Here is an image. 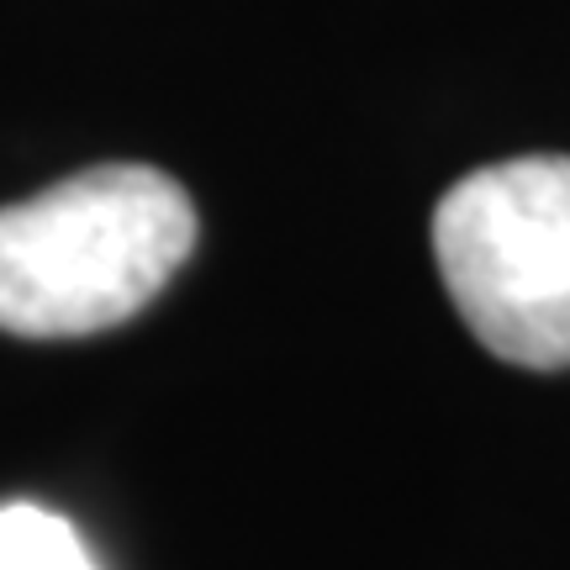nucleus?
Masks as SVG:
<instances>
[{
    "label": "nucleus",
    "instance_id": "f257e3e1",
    "mask_svg": "<svg viewBox=\"0 0 570 570\" xmlns=\"http://www.w3.org/2000/svg\"><path fill=\"white\" fill-rule=\"evenodd\" d=\"M196 248V206L154 164H96L0 206V333L85 338L138 317Z\"/></svg>",
    "mask_w": 570,
    "mask_h": 570
},
{
    "label": "nucleus",
    "instance_id": "f03ea898",
    "mask_svg": "<svg viewBox=\"0 0 570 570\" xmlns=\"http://www.w3.org/2000/svg\"><path fill=\"white\" fill-rule=\"evenodd\" d=\"M433 259L454 312L497 360L570 365V154L487 164L449 185Z\"/></svg>",
    "mask_w": 570,
    "mask_h": 570
},
{
    "label": "nucleus",
    "instance_id": "7ed1b4c3",
    "mask_svg": "<svg viewBox=\"0 0 570 570\" xmlns=\"http://www.w3.org/2000/svg\"><path fill=\"white\" fill-rule=\"evenodd\" d=\"M0 570H101L80 529L42 502L0 508Z\"/></svg>",
    "mask_w": 570,
    "mask_h": 570
}]
</instances>
